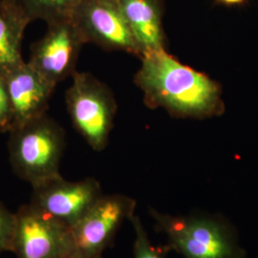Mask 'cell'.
<instances>
[{
    "label": "cell",
    "mask_w": 258,
    "mask_h": 258,
    "mask_svg": "<svg viewBox=\"0 0 258 258\" xmlns=\"http://www.w3.org/2000/svg\"><path fill=\"white\" fill-rule=\"evenodd\" d=\"M134 82L146 105L163 108L175 118L202 120L225 111L219 83L180 62L166 50L142 55Z\"/></svg>",
    "instance_id": "obj_1"
},
{
    "label": "cell",
    "mask_w": 258,
    "mask_h": 258,
    "mask_svg": "<svg viewBox=\"0 0 258 258\" xmlns=\"http://www.w3.org/2000/svg\"><path fill=\"white\" fill-rule=\"evenodd\" d=\"M156 228L170 249L184 258H245L235 229L223 217L207 214L172 215L151 208Z\"/></svg>",
    "instance_id": "obj_2"
},
{
    "label": "cell",
    "mask_w": 258,
    "mask_h": 258,
    "mask_svg": "<svg viewBox=\"0 0 258 258\" xmlns=\"http://www.w3.org/2000/svg\"><path fill=\"white\" fill-rule=\"evenodd\" d=\"M10 163L16 175L32 186L60 175L63 128L46 114L11 129Z\"/></svg>",
    "instance_id": "obj_3"
},
{
    "label": "cell",
    "mask_w": 258,
    "mask_h": 258,
    "mask_svg": "<svg viewBox=\"0 0 258 258\" xmlns=\"http://www.w3.org/2000/svg\"><path fill=\"white\" fill-rule=\"evenodd\" d=\"M65 93L67 111L76 130L95 150L107 147L117 103L107 85L85 72H75Z\"/></svg>",
    "instance_id": "obj_4"
},
{
    "label": "cell",
    "mask_w": 258,
    "mask_h": 258,
    "mask_svg": "<svg viewBox=\"0 0 258 258\" xmlns=\"http://www.w3.org/2000/svg\"><path fill=\"white\" fill-rule=\"evenodd\" d=\"M11 251L17 258H73L71 229L31 204L15 212Z\"/></svg>",
    "instance_id": "obj_5"
},
{
    "label": "cell",
    "mask_w": 258,
    "mask_h": 258,
    "mask_svg": "<svg viewBox=\"0 0 258 258\" xmlns=\"http://www.w3.org/2000/svg\"><path fill=\"white\" fill-rule=\"evenodd\" d=\"M136 201L123 194L102 196L71 229L73 258L102 257L121 225L135 214Z\"/></svg>",
    "instance_id": "obj_6"
},
{
    "label": "cell",
    "mask_w": 258,
    "mask_h": 258,
    "mask_svg": "<svg viewBox=\"0 0 258 258\" xmlns=\"http://www.w3.org/2000/svg\"><path fill=\"white\" fill-rule=\"evenodd\" d=\"M87 43L73 18L47 24L46 33L31 47L29 64L49 83L72 77L83 45Z\"/></svg>",
    "instance_id": "obj_7"
},
{
    "label": "cell",
    "mask_w": 258,
    "mask_h": 258,
    "mask_svg": "<svg viewBox=\"0 0 258 258\" xmlns=\"http://www.w3.org/2000/svg\"><path fill=\"white\" fill-rule=\"evenodd\" d=\"M73 19L87 43H94L107 51L142 56L118 0H82Z\"/></svg>",
    "instance_id": "obj_8"
},
{
    "label": "cell",
    "mask_w": 258,
    "mask_h": 258,
    "mask_svg": "<svg viewBox=\"0 0 258 258\" xmlns=\"http://www.w3.org/2000/svg\"><path fill=\"white\" fill-rule=\"evenodd\" d=\"M30 204L72 229L102 195L95 178L67 181L61 175L32 186Z\"/></svg>",
    "instance_id": "obj_9"
},
{
    "label": "cell",
    "mask_w": 258,
    "mask_h": 258,
    "mask_svg": "<svg viewBox=\"0 0 258 258\" xmlns=\"http://www.w3.org/2000/svg\"><path fill=\"white\" fill-rule=\"evenodd\" d=\"M14 115V126L46 114L55 86L29 62H22L3 76Z\"/></svg>",
    "instance_id": "obj_10"
},
{
    "label": "cell",
    "mask_w": 258,
    "mask_h": 258,
    "mask_svg": "<svg viewBox=\"0 0 258 258\" xmlns=\"http://www.w3.org/2000/svg\"><path fill=\"white\" fill-rule=\"evenodd\" d=\"M142 55L166 50L163 0H118Z\"/></svg>",
    "instance_id": "obj_11"
},
{
    "label": "cell",
    "mask_w": 258,
    "mask_h": 258,
    "mask_svg": "<svg viewBox=\"0 0 258 258\" xmlns=\"http://www.w3.org/2000/svg\"><path fill=\"white\" fill-rule=\"evenodd\" d=\"M25 12L12 0H0V74L8 73L24 62L21 43L31 23Z\"/></svg>",
    "instance_id": "obj_12"
},
{
    "label": "cell",
    "mask_w": 258,
    "mask_h": 258,
    "mask_svg": "<svg viewBox=\"0 0 258 258\" xmlns=\"http://www.w3.org/2000/svg\"><path fill=\"white\" fill-rule=\"evenodd\" d=\"M31 19L43 20L46 24L61 19H72L82 0H12Z\"/></svg>",
    "instance_id": "obj_13"
},
{
    "label": "cell",
    "mask_w": 258,
    "mask_h": 258,
    "mask_svg": "<svg viewBox=\"0 0 258 258\" xmlns=\"http://www.w3.org/2000/svg\"><path fill=\"white\" fill-rule=\"evenodd\" d=\"M129 221L131 222L135 232L133 258H166L164 250L155 247L149 239L148 232L138 215L134 214Z\"/></svg>",
    "instance_id": "obj_14"
},
{
    "label": "cell",
    "mask_w": 258,
    "mask_h": 258,
    "mask_svg": "<svg viewBox=\"0 0 258 258\" xmlns=\"http://www.w3.org/2000/svg\"><path fill=\"white\" fill-rule=\"evenodd\" d=\"M15 221V212L0 203V254L4 251H11Z\"/></svg>",
    "instance_id": "obj_15"
},
{
    "label": "cell",
    "mask_w": 258,
    "mask_h": 258,
    "mask_svg": "<svg viewBox=\"0 0 258 258\" xmlns=\"http://www.w3.org/2000/svg\"><path fill=\"white\" fill-rule=\"evenodd\" d=\"M14 126V115L4 77L0 74V132L9 133Z\"/></svg>",
    "instance_id": "obj_16"
},
{
    "label": "cell",
    "mask_w": 258,
    "mask_h": 258,
    "mask_svg": "<svg viewBox=\"0 0 258 258\" xmlns=\"http://www.w3.org/2000/svg\"><path fill=\"white\" fill-rule=\"evenodd\" d=\"M224 5H229V6H233V5H239L244 3L246 0H217Z\"/></svg>",
    "instance_id": "obj_17"
},
{
    "label": "cell",
    "mask_w": 258,
    "mask_h": 258,
    "mask_svg": "<svg viewBox=\"0 0 258 258\" xmlns=\"http://www.w3.org/2000/svg\"><path fill=\"white\" fill-rule=\"evenodd\" d=\"M98 258H102V257H98Z\"/></svg>",
    "instance_id": "obj_18"
}]
</instances>
